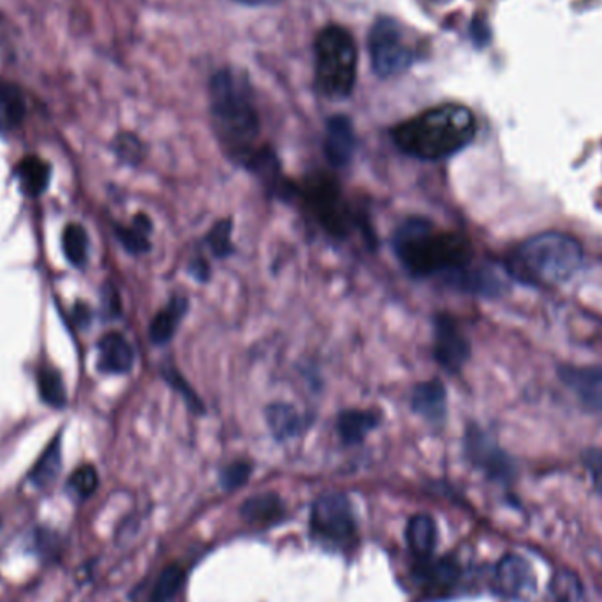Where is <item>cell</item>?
I'll return each instance as SVG.
<instances>
[{"instance_id": "1f68e13d", "label": "cell", "mask_w": 602, "mask_h": 602, "mask_svg": "<svg viewBox=\"0 0 602 602\" xmlns=\"http://www.w3.org/2000/svg\"><path fill=\"white\" fill-rule=\"evenodd\" d=\"M114 150L123 163L138 164L143 158L141 141L134 134H129V132H123L115 140Z\"/></svg>"}, {"instance_id": "5b68a950", "label": "cell", "mask_w": 602, "mask_h": 602, "mask_svg": "<svg viewBox=\"0 0 602 602\" xmlns=\"http://www.w3.org/2000/svg\"><path fill=\"white\" fill-rule=\"evenodd\" d=\"M358 50L351 32L339 25L322 28L316 42V85L328 99H345L353 92Z\"/></svg>"}, {"instance_id": "8fae6325", "label": "cell", "mask_w": 602, "mask_h": 602, "mask_svg": "<svg viewBox=\"0 0 602 602\" xmlns=\"http://www.w3.org/2000/svg\"><path fill=\"white\" fill-rule=\"evenodd\" d=\"M558 377L567 390L590 411H602V365L598 367H560Z\"/></svg>"}, {"instance_id": "3957f363", "label": "cell", "mask_w": 602, "mask_h": 602, "mask_svg": "<svg viewBox=\"0 0 602 602\" xmlns=\"http://www.w3.org/2000/svg\"><path fill=\"white\" fill-rule=\"evenodd\" d=\"M393 249L400 263L416 276L462 270L471 261V244L465 236L440 232L430 221L412 217L393 236Z\"/></svg>"}, {"instance_id": "5bb4252c", "label": "cell", "mask_w": 602, "mask_h": 602, "mask_svg": "<svg viewBox=\"0 0 602 602\" xmlns=\"http://www.w3.org/2000/svg\"><path fill=\"white\" fill-rule=\"evenodd\" d=\"M467 451L475 465L485 469L489 475H506L509 471L506 455L495 446L494 440H489L483 432L469 430L467 435Z\"/></svg>"}, {"instance_id": "7c38bea8", "label": "cell", "mask_w": 602, "mask_h": 602, "mask_svg": "<svg viewBox=\"0 0 602 602\" xmlns=\"http://www.w3.org/2000/svg\"><path fill=\"white\" fill-rule=\"evenodd\" d=\"M354 150H356V134H354L353 122L344 115L330 118L327 126V140H324L328 161L337 168H342L353 158Z\"/></svg>"}, {"instance_id": "d6a6232c", "label": "cell", "mask_w": 602, "mask_h": 602, "mask_svg": "<svg viewBox=\"0 0 602 602\" xmlns=\"http://www.w3.org/2000/svg\"><path fill=\"white\" fill-rule=\"evenodd\" d=\"M252 465L249 462H235L227 465L221 474L222 486L226 489L240 488L250 477Z\"/></svg>"}, {"instance_id": "44dd1931", "label": "cell", "mask_w": 602, "mask_h": 602, "mask_svg": "<svg viewBox=\"0 0 602 602\" xmlns=\"http://www.w3.org/2000/svg\"><path fill=\"white\" fill-rule=\"evenodd\" d=\"M267 422L270 430L279 440L293 439L296 435L302 434V428H304L299 412L287 403H272L267 409Z\"/></svg>"}, {"instance_id": "4dcf8cb0", "label": "cell", "mask_w": 602, "mask_h": 602, "mask_svg": "<svg viewBox=\"0 0 602 602\" xmlns=\"http://www.w3.org/2000/svg\"><path fill=\"white\" fill-rule=\"evenodd\" d=\"M232 219H222V221H219L212 227V232L206 235V244H209L210 249H212V252L217 258H226V256L232 253Z\"/></svg>"}, {"instance_id": "ac0fdd59", "label": "cell", "mask_w": 602, "mask_h": 602, "mask_svg": "<svg viewBox=\"0 0 602 602\" xmlns=\"http://www.w3.org/2000/svg\"><path fill=\"white\" fill-rule=\"evenodd\" d=\"M285 515V506L275 494H263L250 497L241 506V517L252 526L267 527L281 521Z\"/></svg>"}, {"instance_id": "f546056e", "label": "cell", "mask_w": 602, "mask_h": 602, "mask_svg": "<svg viewBox=\"0 0 602 602\" xmlns=\"http://www.w3.org/2000/svg\"><path fill=\"white\" fill-rule=\"evenodd\" d=\"M97 486H99V475L92 465L78 467L76 471L69 477V488L82 500L92 497Z\"/></svg>"}, {"instance_id": "cb8c5ba5", "label": "cell", "mask_w": 602, "mask_h": 602, "mask_svg": "<svg viewBox=\"0 0 602 602\" xmlns=\"http://www.w3.org/2000/svg\"><path fill=\"white\" fill-rule=\"evenodd\" d=\"M25 114H27V106L19 86L0 82V126H20Z\"/></svg>"}, {"instance_id": "2e32d148", "label": "cell", "mask_w": 602, "mask_h": 602, "mask_svg": "<svg viewBox=\"0 0 602 602\" xmlns=\"http://www.w3.org/2000/svg\"><path fill=\"white\" fill-rule=\"evenodd\" d=\"M405 539L414 557L422 562L428 560L437 544V526L434 518L428 515L412 517L405 530Z\"/></svg>"}, {"instance_id": "e575fe53", "label": "cell", "mask_w": 602, "mask_h": 602, "mask_svg": "<svg viewBox=\"0 0 602 602\" xmlns=\"http://www.w3.org/2000/svg\"><path fill=\"white\" fill-rule=\"evenodd\" d=\"M190 273L200 282L209 281L210 267L203 258H196L189 267Z\"/></svg>"}, {"instance_id": "9a60e30c", "label": "cell", "mask_w": 602, "mask_h": 602, "mask_svg": "<svg viewBox=\"0 0 602 602\" xmlns=\"http://www.w3.org/2000/svg\"><path fill=\"white\" fill-rule=\"evenodd\" d=\"M412 409L428 422H442L448 411V393L442 382L434 379L417 385L412 393Z\"/></svg>"}, {"instance_id": "7402d4cb", "label": "cell", "mask_w": 602, "mask_h": 602, "mask_svg": "<svg viewBox=\"0 0 602 602\" xmlns=\"http://www.w3.org/2000/svg\"><path fill=\"white\" fill-rule=\"evenodd\" d=\"M60 467H62V444H60V435L57 439L51 440L50 446L45 449V453L37 460L36 465L28 474L32 485L37 488H46L50 486L57 475H59Z\"/></svg>"}, {"instance_id": "ffe728a7", "label": "cell", "mask_w": 602, "mask_h": 602, "mask_svg": "<svg viewBox=\"0 0 602 602\" xmlns=\"http://www.w3.org/2000/svg\"><path fill=\"white\" fill-rule=\"evenodd\" d=\"M14 173H16L23 194L31 196V198L43 194L50 184V166L37 155L23 157Z\"/></svg>"}, {"instance_id": "d590c367", "label": "cell", "mask_w": 602, "mask_h": 602, "mask_svg": "<svg viewBox=\"0 0 602 602\" xmlns=\"http://www.w3.org/2000/svg\"><path fill=\"white\" fill-rule=\"evenodd\" d=\"M238 2L247 5H272L281 2V0H238Z\"/></svg>"}, {"instance_id": "83f0119b", "label": "cell", "mask_w": 602, "mask_h": 602, "mask_svg": "<svg viewBox=\"0 0 602 602\" xmlns=\"http://www.w3.org/2000/svg\"><path fill=\"white\" fill-rule=\"evenodd\" d=\"M37 386H39L42 399L51 408H63L68 402V393H66L62 377L54 368H45V370L39 371Z\"/></svg>"}, {"instance_id": "d6986e66", "label": "cell", "mask_w": 602, "mask_h": 602, "mask_svg": "<svg viewBox=\"0 0 602 602\" xmlns=\"http://www.w3.org/2000/svg\"><path fill=\"white\" fill-rule=\"evenodd\" d=\"M187 308H189V302L184 296L172 298V302L154 317V321L150 322V340L157 345L166 344L172 340L181 319L186 317Z\"/></svg>"}, {"instance_id": "e0dca14e", "label": "cell", "mask_w": 602, "mask_h": 602, "mask_svg": "<svg viewBox=\"0 0 602 602\" xmlns=\"http://www.w3.org/2000/svg\"><path fill=\"white\" fill-rule=\"evenodd\" d=\"M380 422H382L380 412L353 409V411H344L340 414L337 430H339L340 439L344 440L345 444H358L376 426H379Z\"/></svg>"}, {"instance_id": "836d02e7", "label": "cell", "mask_w": 602, "mask_h": 602, "mask_svg": "<svg viewBox=\"0 0 602 602\" xmlns=\"http://www.w3.org/2000/svg\"><path fill=\"white\" fill-rule=\"evenodd\" d=\"M164 377L168 379V382L173 386V388H177L178 391H181V394L186 397L187 402L190 403V408L194 409L196 412L204 411L203 405H201L200 400L196 397L194 391L190 390L186 380L181 379L177 368H164Z\"/></svg>"}, {"instance_id": "6da1fadb", "label": "cell", "mask_w": 602, "mask_h": 602, "mask_svg": "<svg viewBox=\"0 0 602 602\" xmlns=\"http://www.w3.org/2000/svg\"><path fill=\"white\" fill-rule=\"evenodd\" d=\"M477 123L471 109L457 103L435 106L399 123L391 131L403 154L422 161H439L465 149L474 140Z\"/></svg>"}, {"instance_id": "484cf974", "label": "cell", "mask_w": 602, "mask_h": 602, "mask_svg": "<svg viewBox=\"0 0 602 602\" xmlns=\"http://www.w3.org/2000/svg\"><path fill=\"white\" fill-rule=\"evenodd\" d=\"M150 232H152V222L143 213L134 217L132 226L117 227L118 240L122 241L123 247L132 253H143L150 249Z\"/></svg>"}, {"instance_id": "8d00e7d4", "label": "cell", "mask_w": 602, "mask_h": 602, "mask_svg": "<svg viewBox=\"0 0 602 602\" xmlns=\"http://www.w3.org/2000/svg\"><path fill=\"white\" fill-rule=\"evenodd\" d=\"M435 2H449V0H435Z\"/></svg>"}, {"instance_id": "30bf717a", "label": "cell", "mask_w": 602, "mask_h": 602, "mask_svg": "<svg viewBox=\"0 0 602 602\" xmlns=\"http://www.w3.org/2000/svg\"><path fill=\"white\" fill-rule=\"evenodd\" d=\"M495 590L507 599H529L535 590L534 570L520 555H506L495 567Z\"/></svg>"}, {"instance_id": "7a4b0ae2", "label": "cell", "mask_w": 602, "mask_h": 602, "mask_svg": "<svg viewBox=\"0 0 602 602\" xmlns=\"http://www.w3.org/2000/svg\"><path fill=\"white\" fill-rule=\"evenodd\" d=\"M212 118L219 140L233 158L249 164L258 154L259 117L249 83L229 69L219 71L210 85Z\"/></svg>"}, {"instance_id": "4fadbf2b", "label": "cell", "mask_w": 602, "mask_h": 602, "mask_svg": "<svg viewBox=\"0 0 602 602\" xmlns=\"http://www.w3.org/2000/svg\"><path fill=\"white\" fill-rule=\"evenodd\" d=\"M97 367L105 374H127L134 365V351L120 333H108L97 344Z\"/></svg>"}, {"instance_id": "8992f818", "label": "cell", "mask_w": 602, "mask_h": 602, "mask_svg": "<svg viewBox=\"0 0 602 602\" xmlns=\"http://www.w3.org/2000/svg\"><path fill=\"white\" fill-rule=\"evenodd\" d=\"M314 538L322 543L345 546L356 538V517L344 494H324L317 498L310 512Z\"/></svg>"}, {"instance_id": "4316f807", "label": "cell", "mask_w": 602, "mask_h": 602, "mask_svg": "<svg viewBox=\"0 0 602 602\" xmlns=\"http://www.w3.org/2000/svg\"><path fill=\"white\" fill-rule=\"evenodd\" d=\"M420 575L425 578L428 589L446 592L458 580V567L455 562L439 560L434 564H425Z\"/></svg>"}, {"instance_id": "603a6c76", "label": "cell", "mask_w": 602, "mask_h": 602, "mask_svg": "<svg viewBox=\"0 0 602 602\" xmlns=\"http://www.w3.org/2000/svg\"><path fill=\"white\" fill-rule=\"evenodd\" d=\"M550 592L555 602H589L580 576L566 567L555 570L550 583Z\"/></svg>"}, {"instance_id": "f1b7e54d", "label": "cell", "mask_w": 602, "mask_h": 602, "mask_svg": "<svg viewBox=\"0 0 602 602\" xmlns=\"http://www.w3.org/2000/svg\"><path fill=\"white\" fill-rule=\"evenodd\" d=\"M184 583V569L178 564H172L161 573L155 583L150 602H172Z\"/></svg>"}, {"instance_id": "9c48e42d", "label": "cell", "mask_w": 602, "mask_h": 602, "mask_svg": "<svg viewBox=\"0 0 602 602\" xmlns=\"http://www.w3.org/2000/svg\"><path fill=\"white\" fill-rule=\"evenodd\" d=\"M434 354L440 367L451 374L462 370L471 356L469 340L451 317L439 316L435 319Z\"/></svg>"}, {"instance_id": "d4e9b609", "label": "cell", "mask_w": 602, "mask_h": 602, "mask_svg": "<svg viewBox=\"0 0 602 602\" xmlns=\"http://www.w3.org/2000/svg\"><path fill=\"white\" fill-rule=\"evenodd\" d=\"M88 235L85 227L80 224H69L63 229L62 250L63 256L73 267L82 268L88 258Z\"/></svg>"}, {"instance_id": "277c9868", "label": "cell", "mask_w": 602, "mask_h": 602, "mask_svg": "<svg viewBox=\"0 0 602 602\" xmlns=\"http://www.w3.org/2000/svg\"><path fill=\"white\" fill-rule=\"evenodd\" d=\"M583 263L580 241L564 233L532 236L509 256L507 268L518 281L535 285H558L569 281Z\"/></svg>"}, {"instance_id": "52a82bcc", "label": "cell", "mask_w": 602, "mask_h": 602, "mask_svg": "<svg viewBox=\"0 0 602 602\" xmlns=\"http://www.w3.org/2000/svg\"><path fill=\"white\" fill-rule=\"evenodd\" d=\"M368 46H370L374 71L382 78L402 73L414 60V54L403 43L399 22L388 16H382L374 23Z\"/></svg>"}, {"instance_id": "ba28073f", "label": "cell", "mask_w": 602, "mask_h": 602, "mask_svg": "<svg viewBox=\"0 0 602 602\" xmlns=\"http://www.w3.org/2000/svg\"><path fill=\"white\" fill-rule=\"evenodd\" d=\"M305 201L317 221L328 233L345 236L353 224V213L345 203L339 186L331 178L316 177L302 190Z\"/></svg>"}]
</instances>
